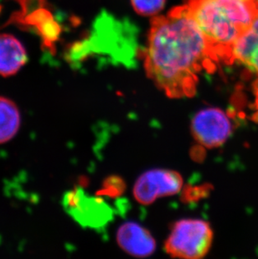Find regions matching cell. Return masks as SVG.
Returning <instances> with one entry per match:
<instances>
[{
  "mask_svg": "<svg viewBox=\"0 0 258 259\" xmlns=\"http://www.w3.org/2000/svg\"><path fill=\"white\" fill-rule=\"evenodd\" d=\"M217 63L186 5L152 20L144 66L168 97L194 95L200 74Z\"/></svg>",
  "mask_w": 258,
  "mask_h": 259,
  "instance_id": "obj_1",
  "label": "cell"
},
{
  "mask_svg": "<svg viewBox=\"0 0 258 259\" xmlns=\"http://www.w3.org/2000/svg\"><path fill=\"white\" fill-rule=\"evenodd\" d=\"M189 12L217 63H233L234 47L258 15V0H189Z\"/></svg>",
  "mask_w": 258,
  "mask_h": 259,
  "instance_id": "obj_2",
  "label": "cell"
},
{
  "mask_svg": "<svg viewBox=\"0 0 258 259\" xmlns=\"http://www.w3.org/2000/svg\"><path fill=\"white\" fill-rule=\"evenodd\" d=\"M213 232L209 223L200 219L178 221L165 242V250L174 257L198 259L209 252Z\"/></svg>",
  "mask_w": 258,
  "mask_h": 259,
  "instance_id": "obj_3",
  "label": "cell"
},
{
  "mask_svg": "<svg viewBox=\"0 0 258 259\" xmlns=\"http://www.w3.org/2000/svg\"><path fill=\"white\" fill-rule=\"evenodd\" d=\"M182 186V177L177 172L151 169L138 179L134 187V197L143 205H149L159 197L178 193Z\"/></svg>",
  "mask_w": 258,
  "mask_h": 259,
  "instance_id": "obj_4",
  "label": "cell"
},
{
  "mask_svg": "<svg viewBox=\"0 0 258 259\" xmlns=\"http://www.w3.org/2000/svg\"><path fill=\"white\" fill-rule=\"evenodd\" d=\"M191 130L198 142L207 148H214L221 146L229 139L232 125L223 111L209 108L195 114Z\"/></svg>",
  "mask_w": 258,
  "mask_h": 259,
  "instance_id": "obj_5",
  "label": "cell"
},
{
  "mask_svg": "<svg viewBox=\"0 0 258 259\" xmlns=\"http://www.w3.org/2000/svg\"><path fill=\"white\" fill-rule=\"evenodd\" d=\"M66 200L71 215L84 225L103 226L111 218L112 212L107 204L97 198H89L82 191H71Z\"/></svg>",
  "mask_w": 258,
  "mask_h": 259,
  "instance_id": "obj_6",
  "label": "cell"
},
{
  "mask_svg": "<svg viewBox=\"0 0 258 259\" xmlns=\"http://www.w3.org/2000/svg\"><path fill=\"white\" fill-rule=\"evenodd\" d=\"M117 243L124 252L134 257H149L156 249V242L150 232L134 223L122 224L117 232Z\"/></svg>",
  "mask_w": 258,
  "mask_h": 259,
  "instance_id": "obj_7",
  "label": "cell"
},
{
  "mask_svg": "<svg viewBox=\"0 0 258 259\" xmlns=\"http://www.w3.org/2000/svg\"><path fill=\"white\" fill-rule=\"evenodd\" d=\"M28 61L24 45L12 34H0V76H14Z\"/></svg>",
  "mask_w": 258,
  "mask_h": 259,
  "instance_id": "obj_8",
  "label": "cell"
},
{
  "mask_svg": "<svg viewBox=\"0 0 258 259\" xmlns=\"http://www.w3.org/2000/svg\"><path fill=\"white\" fill-rule=\"evenodd\" d=\"M237 62L258 76V15L236 42L233 51V63Z\"/></svg>",
  "mask_w": 258,
  "mask_h": 259,
  "instance_id": "obj_9",
  "label": "cell"
},
{
  "mask_svg": "<svg viewBox=\"0 0 258 259\" xmlns=\"http://www.w3.org/2000/svg\"><path fill=\"white\" fill-rule=\"evenodd\" d=\"M20 124L21 116L18 106L12 100L0 96V144L14 139Z\"/></svg>",
  "mask_w": 258,
  "mask_h": 259,
  "instance_id": "obj_10",
  "label": "cell"
},
{
  "mask_svg": "<svg viewBox=\"0 0 258 259\" xmlns=\"http://www.w3.org/2000/svg\"><path fill=\"white\" fill-rule=\"evenodd\" d=\"M132 5L137 13L144 16H151L159 12L165 0H131Z\"/></svg>",
  "mask_w": 258,
  "mask_h": 259,
  "instance_id": "obj_11",
  "label": "cell"
},
{
  "mask_svg": "<svg viewBox=\"0 0 258 259\" xmlns=\"http://www.w3.org/2000/svg\"><path fill=\"white\" fill-rule=\"evenodd\" d=\"M254 108H255V112H254L252 118L255 120L256 122H258V78L256 79L255 83H254Z\"/></svg>",
  "mask_w": 258,
  "mask_h": 259,
  "instance_id": "obj_12",
  "label": "cell"
},
{
  "mask_svg": "<svg viewBox=\"0 0 258 259\" xmlns=\"http://www.w3.org/2000/svg\"><path fill=\"white\" fill-rule=\"evenodd\" d=\"M250 1H251V0H250Z\"/></svg>",
  "mask_w": 258,
  "mask_h": 259,
  "instance_id": "obj_13",
  "label": "cell"
}]
</instances>
